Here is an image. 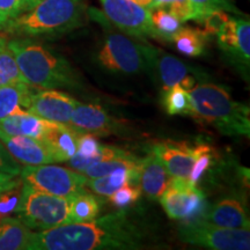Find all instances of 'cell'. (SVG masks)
<instances>
[{"label": "cell", "instance_id": "obj_4", "mask_svg": "<svg viewBox=\"0 0 250 250\" xmlns=\"http://www.w3.org/2000/svg\"><path fill=\"white\" fill-rule=\"evenodd\" d=\"M191 96V117L214 127L225 136L249 137V108L233 100L224 87L201 83L188 90Z\"/></svg>", "mask_w": 250, "mask_h": 250}, {"label": "cell", "instance_id": "obj_14", "mask_svg": "<svg viewBox=\"0 0 250 250\" xmlns=\"http://www.w3.org/2000/svg\"><path fill=\"white\" fill-rule=\"evenodd\" d=\"M68 126L79 133L109 136L117 133L123 127V123L107 114V111L100 105L78 102L72 112Z\"/></svg>", "mask_w": 250, "mask_h": 250}, {"label": "cell", "instance_id": "obj_33", "mask_svg": "<svg viewBox=\"0 0 250 250\" xmlns=\"http://www.w3.org/2000/svg\"><path fill=\"white\" fill-rule=\"evenodd\" d=\"M21 189H22V180H18L17 183L0 193V219L7 217L12 212H15L21 196Z\"/></svg>", "mask_w": 250, "mask_h": 250}, {"label": "cell", "instance_id": "obj_32", "mask_svg": "<svg viewBox=\"0 0 250 250\" xmlns=\"http://www.w3.org/2000/svg\"><path fill=\"white\" fill-rule=\"evenodd\" d=\"M140 195H142V189L139 184H127L112 192L108 198L115 208H125L138 201Z\"/></svg>", "mask_w": 250, "mask_h": 250}, {"label": "cell", "instance_id": "obj_18", "mask_svg": "<svg viewBox=\"0 0 250 250\" xmlns=\"http://www.w3.org/2000/svg\"><path fill=\"white\" fill-rule=\"evenodd\" d=\"M79 134L67 125L48 121L41 140L48 146L55 162H66L76 154Z\"/></svg>", "mask_w": 250, "mask_h": 250}, {"label": "cell", "instance_id": "obj_28", "mask_svg": "<svg viewBox=\"0 0 250 250\" xmlns=\"http://www.w3.org/2000/svg\"><path fill=\"white\" fill-rule=\"evenodd\" d=\"M164 107L169 115H188L191 116L192 101L188 90L175 85L165 92Z\"/></svg>", "mask_w": 250, "mask_h": 250}, {"label": "cell", "instance_id": "obj_3", "mask_svg": "<svg viewBox=\"0 0 250 250\" xmlns=\"http://www.w3.org/2000/svg\"><path fill=\"white\" fill-rule=\"evenodd\" d=\"M86 15L83 0H41L9 21L2 33L12 37L56 39L80 28Z\"/></svg>", "mask_w": 250, "mask_h": 250}, {"label": "cell", "instance_id": "obj_5", "mask_svg": "<svg viewBox=\"0 0 250 250\" xmlns=\"http://www.w3.org/2000/svg\"><path fill=\"white\" fill-rule=\"evenodd\" d=\"M87 14L102 27L104 33L103 44L98 55V62L111 72L138 73L148 70L147 59L142 43H136L112 24L104 13L95 8H87Z\"/></svg>", "mask_w": 250, "mask_h": 250}, {"label": "cell", "instance_id": "obj_37", "mask_svg": "<svg viewBox=\"0 0 250 250\" xmlns=\"http://www.w3.org/2000/svg\"><path fill=\"white\" fill-rule=\"evenodd\" d=\"M189 0H152V5L149 11L153 8H169L174 5L183 4V2H188Z\"/></svg>", "mask_w": 250, "mask_h": 250}, {"label": "cell", "instance_id": "obj_19", "mask_svg": "<svg viewBox=\"0 0 250 250\" xmlns=\"http://www.w3.org/2000/svg\"><path fill=\"white\" fill-rule=\"evenodd\" d=\"M173 177L166 170L165 166L152 149L148 154L142 159L139 184L140 189L145 192L151 201H158Z\"/></svg>", "mask_w": 250, "mask_h": 250}, {"label": "cell", "instance_id": "obj_16", "mask_svg": "<svg viewBox=\"0 0 250 250\" xmlns=\"http://www.w3.org/2000/svg\"><path fill=\"white\" fill-rule=\"evenodd\" d=\"M0 142L19 164L37 166L55 162L48 146L40 139L27 136H9L0 131Z\"/></svg>", "mask_w": 250, "mask_h": 250}, {"label": "cell", "instance_id": "obj_30", "mask_svg": "<svg viewBox=\"0 0 250 250\" xmlns=\"http://www.w3.org/2000/svg\"><path fill=\"white\" fill-rule=\"evenodd\" d=\"M193 8L196 22L202 23L208 14L217 11H225L227 13H239V9L230 0H189Z\"/></svg>", "mask_w": 250, "mask_h": 250}, {"label": "cell", "instance_id": "obj_2", "mask_svg": "<svg viewBox=\"0 0 250 250\" xmlns=\"http://www.w3.org/2000/svg\"><path fill=\"white\" fill-rule=\"evenodd\" d=\"M8 45L24 83L34 89L80 87L79 76L70 62L40 41L13 37L8 40Z\"/></svg>", "mask_w": 250, "mask_h": 250}, {"label": "cell", "instance_id": "obj_13", "mask_svg": "<svg viewBox=\"0 0 250 250\" xmlns=\"http://www.w3.org/2000/svg\"><path fill=\"white\" fill-rule=\"evenodd\" d=\"M78 104L77 100L56 89H39L31 95L27 112L64 125H70L72 112Z\"/></svg>", "mask_w": 250, "mask_h": 250}, {"label": "cell", "instance_id": "obj_29", "mask_svg": "<svg viewBox=\"0 0 250 250\" xmlns=\"http://www.w3.org/2000/svg\"><path fill=\"white\" fill-rule=\"evenodd\" d=\"M151 20L154 28L158 31L161 41L173 40L175 34L183 27V22L175 18L168 9L153 8L151 9Z\"/></svg>", "mask_w": 250, "mask_h": 250}, {"label": "cell", "instance_id": "obj_38", "mask_svg": "<svg viewBox=\"0 0 250 250\" xmlns=\"http://www.w3.org/2000/svg\"><path fill=\"white\" fill-rule=\"evenodd\" d=\"M15 177L17 176H13V175L0 173V193L7 189V188L13 186L14 183L18 182V180L15 179Z\"/></svg>", "mask_w": 250, "mask_h": 250}, {"label": "cell", "instance_id": "obj_1", "mask_svg": "<svg viewBox=\"0 0 250 250\" xmlns=\"http://www.w3.org/2000/svg\"><path fill=\"white\" fill-rule=\"evenodd\" d=\"M144 239L142 228L121 211L88 223L33 232L28 250H136L143 248Z\"/></svg>", "mask_w": 250, "mask_h": 250}, {"label": "cell", "instance_id": "obj_21", "mask_svg": "<svg viewBox=\"0 0 250 250\" xmlns=\"http://www.w3.org/2000/svg\"><path fill=\"white\" fill-rule=\"evenodd\" d=\"M142 168H120L101 177L87 180L86 187L102 197H108L127 184H139Z\"/></svg>", "mask_w": 250, "mask_h": 250}, {"label": "cell", "instance_id": "obj_27", "mask_svg": "<svg viewBox=\"0 0 250 250\" xmlns=\"http://www.w3.org/2000/svg\"><path fill=\"white\" fill-rule=\"evenodd\" d=\"M120 168H127V169H130V168H142V159L131 154L129 152L126 155L120 156V158L94 164L87 168L83 173H85L87 179H96V177H101L103 175H107L111 171L120 169Z\"/></svg>", "mask_w": 250, "mask_h": 250}, {"label": "cell", "instance_id": "obj_40", "mask_svg": "<svg viewBox=\"0 0 250 250\" xmlns=\"http://www.w3.org/2000/svg\"><path fill=\"white\" fill-rule=\"evenodd\" d=\"M132 1L137 2V4L140 6H144V7H146L147 9L151 8L152 5V0H132Z\"/></svg>", "mask_w": 250, "mask_h": 250}, {"label": "cell", "instance_id": "obj_26", "mask_svg": "<svg viewBox=\"0 0 250 250\" xmlns=\"http://www.w3.org/2000/svg\"><path fill=\"white\" fill-rule=\"evenodd\" d=\"M8 37L0 31V86L14 83H24L22 74L8 45Z\"/></svg>", "mask_w": 250, "mask_h": 250}, {"label": "cell", "instance_id": "obj_23", "mask_svg": "<svg viewBox=\"0 0 250 250\" xmlns=\"http://www.w3.org/2000/svg\"><path fill=\"white\" fill-rule=\"evenodd\" d=\"M33 232L20 219H0V250H28Z\"/></svg>", "mask_w": 250, "mask_h": 250}, {"label": "cell", "instance_id": "obj_34", "mask_svg": "<svg viewBox=\"0 0 250 250\" xmlns=\"http://www.w3.org/2000/svg\"><path fill=\"white\" fill-rule=\"evenodd\" d=\"M101 144L98 142L96 137L90 133H80L77 142L76 154L83 158H93L100 152Z\"/></svg>", "mask_w": 250, "mask_h": 250}, {"label": "cell", "instance_id": "obj_24", "mask_svg": "<svg viewBox=\"0 0 250 250\" xmlns=\"http://www.w3.org/2000/svg\"><path fill=\"white\" fill-rule=\"evenodd\" d=\"M208 34L204 29L191 27H182L175 34L171 42L175 43L177 50L189 57H198L204 54Z\"/></svg>", "mask_w": 250, "mask_h": 250}, {"label": "cell", "instance_id": "obj_25", "mask_svg": "<svg viewBox=\"0 0 250 250\" xmlns=\"http://www.w3.org/2000/svg\"><path fill=\"white\" fill-rule=\"evenodd\" d=\"M101 205L99 199L89 192H83L70 199V224L88 223L96 219Z\"/></svg>", "mask_w": 250, "mask_h": 250}, {"label": "cell", "instance_id": "obj_39", "mask_svg": "<svg viewBox=\"0 0 250 250\" xmlns=\"http://www.w3.org/2000/svg\"><path fill=\"white\" fill-rule=\"evenodd\" d=\"M21 4H22V8H23V12L27 11V9H29L33 7V6H35L36 4H39L41 0H20Z\"/></svg>", "mask_w": 250, "mask_h": 250}, {"label": "cell", "instance_id": "obj_8", "mask_svg": "<svg viewBox=\"0 0 250 250\" xmlns=\"http://www.w3.org/2000/svg\"><path fill=\"white\" fill-rule=\"evenodd\" d=\"M180 240L188 245L212 250H249L250 233L245 228H225L197 218L187 220L179 228Z\"/></svg>", "mask_w": 250, "mask_h": 250}, {"label": "cell", "instance_id": "obj_36", "mask_svg": "<svg viewBox=\"0 0 250 250\" xmlns=\"http://www.w3.org/2000/svg\"><path fill=\"white\" fill-rule=\"evenodd\" d=\"M21 171L19 162L9 154L4 144L0 142V173L18 176Z\"/></svg>", "mask_w": 250, "mask_h": 250}, {"label": "cell", "instance_id": "obj_12", "mask_svg": "<svg viewBox=\"0 0 250 250\" xmlns=\"http://www.w3.org/2000/svg\"><path fill=\"white\" fill-rule=\"evenodd\" d=\"M143 51L147 59L148 68H153L158 74L162 83L164 92L175 85H180L186 90H190L195 86L196 79L190 76L191 66L180 61L174 56L166 54L160 49L147 44H142Z\"/></svg>", "mask_w": 250, "mask_h": 250}, {"label": "cell", "instance_id": "obj_11", "mask_svg": "<svg viewBox=\"0 0 250 250\" xmlns=\"http://www.w3.org/2000/svg\"><path fill=\"white\" fill-rule=\"evenodd\" d=\"M218 45L242 71H249L250 22L248 19L228 17L214 34Z\"/></svg>", "mask_w": 250, "mask_h": 250}, {"label": "cell", "instance_id": "obj_7", "mask_svg": "<svg viewBox=\"0 0 250 250\" xmlns=\"http://www.w3.org/2000/svg\"><path fill=\"white\" fill-rule=\"evenodd\" d=\"M21 180L34 189L55 196L72 197L86 192L87 176L73 169L51 164L26 166L21 168Z\"/></svg>", "mask_w": 250, "mask_h": 250}, {"label": "cell", "instance_id": "obj_10", "mask_svg": "<svg viewBox=\"0 0 250 250\" xmlns=\"http://www.w3.org/2000/svg\"><path fill=\"white\" fill-rule=\"evenodd\" d=\"M159 199L168 217L174 220L197 219L206 208L205 195L188 179H171Z\"/></svg>", "mask_w": 250, "mask_h": 250}, {"label": "cell", "instance_id": "obj_22", "mask_svg": "<svg viewBox=\"0 0 250 250\" xmlns=\"http://www.w3.org/2000/svg\"><path fill=\"white\" fill-rule=\"evenodd\" d=\"M48 121L29 114L12 115L0 120V131L9 136H27L42 139Z\"/></svg>", "mask_w": 250, "mask_h": 250}, {"label": "cell", "instance_id": "obj_31", "mask_svg": "<svg viewBox=\"0 0 250 250\" xmlns=\"http://www.w3.org/2000/svg\"><path fill=\"white\" fill-rule=\"evenodd\" d=\"M195 153V162H193L191 171L189 175V182L197 186L198 181L202 179V176L206 171L210 169V167L213 164V151L206 144H198L193 147Z\"/></svg>", "mask_w": 250, "mask_h": 250}, {"label": "cell", "instance_id": "obj_17", "mask_svg": "<svg viewBox=\"0 0 250 250\" xmlns=\"http://www.w3.org/2000/svg\"><path fill=\"white\" fill-rule=\"evenodd\" d=\"M199 219L208 224L225 228L249 229L250 227L245 202L237 197H226L210 206L206 205Z\"/></svg>", "mask_w": 250, "mask_h": 250}, {"label": "cell", "instance_id": "obj_6", "mask_svg": "<svg viewBox=\"0 0 250 250\" xmlns=\"http://www.w3.org/2000/svg\"><path fill=\"white\" fill-rule=\"evenodd\" d=\"M70 199L34 189L22 182L15 208L18 219L30 229L44 230L70 224Z\"/></svg>", "mask_w": 250, "mask_h": 250}, {"label": "cell", "instance_id": "obj_20", "mask_svg": "<svg viewBox=\"0 0 250 250\" xmlns=\"http://www.w3.org/2000/svg\"><path fill=\"white\" fill-rule=\"evenodd\" d=\"M26 83H14L0 86V120L12 115L26 114L34 92Z\"/></svg>", "mask_w": 250, "mask_h": 250}, {"label": "cell", "instance_id": "obj_15", "mask_svg": "<svg viewBox=\"0 0 250 250\" xmlns=\"http://www.w3.org/2000/svg\"><path fill=\"white\" fill-rule=\"evenodd\" d=\"M151 149L173 179H189L190 171L195 162L193 147L187 143L162 140L152 144Z\"/></svg>", "mask_w": 250, "mask_h": 250}, {"label": "cell", "instance_id": "obj_9", "mask_svg": "<svg viewBox=\"0 0 250 250\" xmlns=\"http://www.w3.org/2000/svg\"><path fill=\"white\" fill-rule=\"evenodd\" d=\"M103 13L108 20L126 35L144 40L146 37L160 40L153 26L151 12L132 0H100Z\"/></svg>", "mask_w": 250, "mask_h": 250}, {"label": "cell", "instance_id": "obj_35", "mask_svg": "<svg viewBox=\"0 0 250 250\" xmlns=\"http://www.w3.org/2000/svg\"><path fill=\"white\" fill-rule=\"evenodd\" d=\"M22 12L23 8L20 0H0V31L4 30L9 21Z\"/></svg>", "mask_w": 250, "mask_h": 250}]
</instances>
